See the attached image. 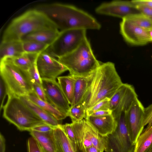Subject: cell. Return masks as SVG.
<instances>
[{"mask_svg":"<svg viewBox=\"0 0 152 152\" xmlns=\"http://www.w3.org/2000/svg\"><path fill=\"white\" fill-rule=\"evenodd\" d=\"M81 134L85 148L93 145L104 152L105 147L104 137L100 135L96 130L86 119L81 121Z\"/></svg>","mask_w":152,"mask_h":152,"instance_id":"14","label":"cell"},{"mask_svg":"<svg viewBox=\"0 0 152 152\" xmlns=\"http://www.w3.org/2000/svg\"><path fill=\"white\" fill-rule=\"evenodd\" d=\"M130 85L123 83L110 98L109 109L113 111L117 107L125 95Z\"/></svg>","mask_w":152,"mask_h":152,"instance_id":"26","label":"cell"},{"mask_svg":"<svg viewBox=\"0 0 152 152\" xmlns=\"http://www.w3.org/2000/svg\"><path fill=\"white\" fill-rule=\"evenodd\" d=\"M61 126L69 139L75 152L76 149V141L71 123H66L64 125H61Z\"/></svg>","mask_w":152,"mask_h":152,"instance_id":"31","label":"cell"},{"mask_svg":"<svg viewBox=\"0 0 152 152\" xmlns=\"http://www.w3.org/2000/svg\"><path fill=\"white\" fill-rule=\"evenodd\" d=\"M135 5H140L152 9V0H133L131 1Z\"/></svg>","mask_w":152,"mask_h":152,"instance_id":"39","label":"cell"},{"mask_svg":"<svg viewBox=\"0 0 152 152\" xmlns=\"http://www.w3.org/2000/svg\"><path fill=\"white\" fill-rule=\"evenodd\" d=\"M25 52L23 42L21 40L1 41L0 46V59L14 58L21 55Z\"/></svg>","mask_w":152,"mask_h":152,"instance_id":"18","label":"cell"},{"mask_svg":"<svg viewBox=\"0 0 152 152\" xmlns=\"http://www.w3.org/2000/svg\"><path fill=\"white\" fill-rule=\"evenodd\" d=\"M60 31L57 29L39 30L25 36L21 40L37 41L50 46L55 41Z\"/></svg>","mask_w":152,"mask_h":152,"instance_id":"16","label":"cell"},{"mask_svg":"<svg viewBox=\"0 0 152 152\" xmlns=\"http://www.w3.org/2000/svg\"><path fill=\"white\" fill-rule=\"evenodd\" d=\"M152 144V125L147 126L138 137L134 152H146Z\"/></svg>","mask_w":152,"mask_h":152,"instance_id":"23","label":"cell"},{"mask_svg":"<svg viewBox=\"0 0 152 152\" xmlns=\"http://www.w3.org/2000/svg\"><path fill=\"white\" fill-rule=\"evenodd\" d=\"M27 147L28 152H43L37 141L32 136L27 140Z\"/></svg>","mask_w":152,"mask_h":152,"instance_id":"33","label":"cell"},{"mask_svg":"<svg viewBox=\"0 0 152 152\" xmlns=\"http://www.w3.org/2000/svg\"><path fill=\"white\" fill-rule=\"evenodd\" d=\"M28 72L31 77L32 83H36L42 85V79L38 71L36 63L30 68Z\"/></svg>","mask_w":152,"mask_h":152,"instance_id":"32","label":"cell"},{"mask_svg":"<svg viewBox=\"0 0 152 152\" xmlns=\"http://www.w3.org/2000/svg\"><path fill=\"white\" fill-rule=\"evenodd\" d=\"M112 113V111L110 109L100 110L95 112L90 115L94 116H102L111 115Z\"/></svg>","mask_w":152,"mask_h":152,"instance_id":"40","label":"cell"},{"mask_svg":"<svg viewBox=\"0 0 152 152\" xmlns=\"http://www.w3.org/2000/svg\"><path fill=\"white\" fill-rule=\"evenodd\" d=\"M98 14L122 18L141 13L131 1H114L102 4L95 9Z\"/></svg>","mask_w":152,"mask_h":152,"instance_id":"11","label":"cell"},{"mask_svg":"<svg viewBox=\"0 0 152 152\" xmlns=\"http://www.w3.org/2000/svg\"><path fill=\"white\" fill-rule=\"evenodd\" d=\"M126 18L147 31L152 29V22L147 16L142 13L135 14Z\"/></svg>","mask_w":152,"mask_h":152,"instance_id":"29","label":"cell"},{"mask_svg":"<svg viewBox=\"0 0 152 152\" xmlns=\"http://www.w3.org/2000/svg\"><path fill=\"white\" fill-rule=\"evenodd\" d=\"M39 54L24 52L20 56L10 58L15 65L24 70L28 71L36 63Z\"/></svg>","mask_w":152,"mask_h":152,"instance_id":"25","label":"cell"},{"mask_svg":"<svg viewBox=\"0 0 152 152\" xmlns=\"http://www.w3.org/2000/svg\"><path fill=\"white\" fill-rule=\"evenodd\" d=\"M25 52L39 54L46 50L49 45L37 41H22Z\"/></svg>","mask_w":152,"mask_h":152,"instance_id":"27","label":"cell"},{"mask_svg":"<svg viewBox=\"0 0 152 152\" xmlns=\"http://www.w3.org/2000/svg\"><path fill=\"white\" fill-rule=\"evenodd\" d=\"M86 38L85 29L60 31L56 39L46 50L54 57L58 58L75 50Z\"/></svg>","mask_w":152,"mask_h":152,"instance_id":"7","label":"cell"},{"mask_svg":"<svg viewBox=\"0 0 152 152\" xmlns=\"http://www.w3.org/2000/svg\"><path fill=\"white\" fill-rule=\"evenodd\" d=\"M61 125L55 128L53 131L56 152H75Z\"/></svg>","mask_w":152,"mask_h":152,"instance_id":"19","label":"cell"},{"mask_svg":"<svg viewBox=\"0 0 152 152\" xmlns=\"http://www.w3.org/2000/svg\"><path fill=\"white\" fill-rule=\"evenodd\" d=\"M21 100L45 123L54 127L61 124L53 115L31 101L26 96L19 97Z\"/></svg>","mask_w":152,"mask_h":152,"instance_id":"17","label":"cell"},{"mask_svg":"<svg viewBox=\"0 0 152 152\" xmlns=\"http://www.w3.org/2000/svg\"><path fill=\"white\" fill-rule=\"evenodd\" d=\"M75 152H86L85 149H81L76 147Z\"/></svg>","mask_w":152,"mask_h":152,"instance_id":"43","label":"cell"},{"mask_svg":"<svg viewBox=\"0 0 152 152\" xmlns=\"http://www.w3.org/2000/svg\"><path fill=\"white\" fill-rule=\"evenodd\" d=\"M42 86L48 102L67 116L70 105L58 82L56 80L45 79H42Z\"/></svg>","mask_w":152,"mask_h":152,"instance_id":"12","label":"cell"},{"mask_svg":"<svg viewBox=\"0 0 152 152\" xmlns=\"http://www.w3.org/2000/svg\"><path fill=\"white\" fill-rule=\"evenodd\" d=\"M152 125V104L144 109L143 126Z\"/></svg>","mask_w":152,"mask_h":152,"instance_id":"35","label":"cell"},{"mask_svg":"<svg viewBox=\"0 0 152 152\" xmlns=\"http://www.w3.org/2000/svg\"><path fill=\"white\" fill-rule=\"evenodd\" d=\"M125 113L122 112L115 118L117 125L111 134L104 137L105 152H134L135 145L131 140L126 126Z\"/></svg>","mask_w":152,"mask_h":152,"instance_id":"8","label":"cell"},{"mask_svg":"<svg viewBox=\"0 0 152 152\" xmlns=\"http://www.w3.org/2000/svg\"><path fill=\"white\" fill-rule=\"evenodd\" d=\"M26 96L32 102L51 115L58 120L61 121L67 117L66 115L59 111L50 103L40 99L34 91Z\"/></svg>","mask_w":152,"mask_h":152,"instance_id":"22","label":"cell"},{"mask_svg":"<svg viewBox=\"0 0 152 152\" xmlns=\"http://www.w3.org/2000/svg\"><path fill=\"white\" fill-rule=\"evenodd\" d=\"M5 141L3 136L0 133V152H5Z\"/></svg>","mask_w":152,"mask_h":152,"instance_id":"41","label":"cell"},{"mask_svg":"<svg viewBox=\"0 0 152 152\" xmlns=\"http://www.w3.org/2000/svg\"><path fill=\"white\" fill-rule=\"evenodd\" d=\"M93 73L87 77L72 75L74 79V100L72 105L81 103Z\"/></svg>","mask_w":152,"mask_h":152,"instance_id":"21","label":"cell"},{"mask_svg":"<svg viewBox=\"0 0 152 152\" xmlns=\"http://www.w3.org/2000/svg\"><path fill=\"white\" fill-rule=\"evenodd\" d=\"M120 31L125 41L137 46L143 45L151 42L148 31L136 25L127 18L120 23Z\"/></svg>","mask_w":152,"mask_h":152,"instance_id":"13","label":"cell"},{"mask_svg":"<svg viewBox=\"0 0 152 152\" xmlns=\"http://www.w3.org/2000/svg\"><path fill=\"white\" fill-rule=\"evenodd\" d=\"M57 29L43 12L38 9L29 10L14 19L5 30L1 41L20 40L32 32L45 29Z\"/></svg>","mask_w":152,"mask_h":152,"instance_id":"3","label":"cell"},{"mask_svg":"<svg viewBox=\"0 0 152 152\" xmlns=\"http://www.w3.org/2000/svg\"><path fill=\"white\" fill-rule=\"evenodd\" d=\"M86 110L81 103L70 105L67 116L71 118L72 122L81 121L86 117Z\"/></svg>","mask_w":152,"mask_h":152,"instance_id":"28","label":"cell"},{"mask_svg":"<svg viewBox=\"0 0 152 152\" xmlns=\"http://www.w3.org/2000/svg\"><path fill=\"white\" fill-rule=\"evenodd\" d=\"M8 90L7 86L3 79L0 77V110L3 108L4 102L7 95H8Z\"/></svg>","mask_w":152,"mask_h":152,"instance_id":"34","label":"cell"},{"mask_svg":"<svg viewBox=\"0 0 152 152\" xmlns=\"http://www.w3.org/2000/svg\"><path fill=\"white\" fill-rule=\"evenodd\" d=\"M86 152H102L100 150L92 145L85 148Z\"/></svg>","mask_w":152,"mask_h":152,"instance_id":"42","label":"cell"},{"mask_svg":"<svg viewBox=\"0 0 152 152\" xmlns=\"http://www.w3.org/2000/svg\"><path fill=\"white\" fill-rule=\"evenodd\" d=\"M144 109L138 99L125 113L126 126L131 140L134 145L144 129Z\"/></svg>","mask_w":152,"mask_h":152,"instance_id":"9","label":"cell"},{"mask_svg":"<svg viewBox=\"0 0 152 152\" xmlns=\"http://www.w3.org/2000/svg\"><path fill=\"white\" fill-rule=\"evenodd\" d=\"M141 12L147 16L152 22V9L136 5Z\"/></svg>","mask_w":152,"mask_h":152,"instance_id":"38","label":"cell"},{"mask_svg":"<svg viewBox=\"0 0 152 152\" xmlns=\"http://www.w3.org/2000/svg\"><path fill=\"white\" fill-rule=\"evenodd\" d=\"M58 83L70 105L73 103L74 79L71 75L59 76L57 78Z\"/></svg>","mask_w":152,"mask_h":152,"instance_id":"24","label":"cell"},{"mask_svg":"<svg viewBox=\"0 0 152 152\" xmlns=\"http://www.w3.org/2000/svg\"><path fill=\"white\" fill-rule=\"evenodd\" d=\"M110 100V98H106L97 103L90 108L87 110H86L85 118L96 111L109 109V103Z\"/></svg>","mask_w":152,"mask_h":152,"instance_id":"30","label":"cell"},{"mask_svg":"<svg viewBox=\"0 0 152 152\" xmlns=\"http://www.w3.org/2000/svg\"><path fill=\"white\" fill-rule=\"evenodd\" d=\"M53 131L41 132L31 130L29 132L31 136L37 141L43 152H56Z\"/></svg>","mask_w":152,"mask_h":152,"instance_id":"20","label":"cell"},{"mask_svg":"<svg viewBox=\"0 0 152 152\" xmlns=\"http://www.w3.org/2000/svg\"><path fill=\"white\" fill-rule=\"evenodd\" d=\"M149 35L152 42V29L148 31Z\"/></svg>","mask_w":152,"mask_h":152,"instance_id":"44","label":"cell"},{"mask_svg":"<svg viewBox=\"0 0 152 152\" xmlns=\"http://www.w3.org/2000/svg\"><path fill=\"white\" fill-rule=\"evenodd\" d=\"M38 9L47 15L60 31L75 29L99 30L101 27L93 16L72 5L54 3L43 5Z\"/></svg>","mask_w":152,"mask_h":152,"instance_id":"2","label":"cell"},{"mask_svg":"<svg viewBox=\"0 0 152 152\" xmlns=\"http://www.w3.org/2000/svg\"><path fill=\"white\" fill-rule=\"evenodd\" d=\"M146 152H152V144Z\"/></svg>","mask_w":152,"mask_h":152,"instance_id":"45","label":"cell"},{"mask_svg":"<svg viewBox=\"0 0 152 152\" xmlns=\"http://www.w3.org/2000/svg\"><path fill=\"white\" fill-rule=\"evenodd\" d=\"M58 60L66 68L69 75L77 76L90 75L101 64L94 54L87 37L75 50Z\"/></svg>","mask_w":152,"mask_h":152,"instance_id":"4","label":"cell"},{"mask_svg":"<svg viewBox=\"0 0 152 152\" xmlns=\"http://www.w3.org/2000/svg\"><path fill=\"white\" fill-rule=\"evenodd\" d=\"M32 84L33 91L37 96L42 100L48 102L43 89L42 85L36 83H32Z\"/></svg>","mask_w":152,"mask_h":152,"instance_id":"36","label":"cell"},{"mask_svg":"<svg viewBox=\"0 0 152 152\" xmlns=\"http://www.w3.org/2000/svg\"><path fill=\"white\" fill-rule=\"evenodd\" d=\"M54 128L48 124L44 123L35 126L31 130L41 132H47L53 131Z\"/></svg>","mask_w":152,"mask_h":152,"instance_id":"37","label":"cell"},{"mask_svg":"<svg viewBox=\"0 0 152 152\" xmlns=\"http://www.w3.org/2000/svg\"><path fill=\"white\" fill-rule=\"evenodd\" d=\"M36 64L41 79L56 80L60 75L68 70L46 50L39 54Z\"/></svg>","mask_w":152,"mask_h":152,"instance_id":"10","label":"cell"},{"mask_svg":"<svg viewBox=\"0 0 152 152\" xmlns=\"http://www.w3.org/2000/svg\"><path fill=\"white\" fill-rule=\"evenodd\" d=\"M0 77L8 90V94L18 96H27L33 91L30 75L15 65L10 58L0 59Z\"/></svg>","mask_w":152,"mask_h":152,"instance_id":"6","label":"cell"},{"mask_svg":"<svg viewBox=\"0 0 152 152\" xmlns=\"http://www.w3.org/2000/svg\"><path fill=\"white\" fill-rule=\"evenodd\" d=\"M3 107V117L20 131L29 132L33 128L45 123L26 106L19 96L8 94Z\"/></svg>","mask_w":152,"mask_h":152,"instance_id":"5","label":"cell"},{"mask_svg":"<svg viewBox=\"0 0 152 152\" xmlns=\"http://www.w3.org/2000/svg\"><path fill=\"white\" fill-rule=\"evenodd\" d=\"M85 119L102 137L106 136L112 133L115 130L117 125V122L112 114L99 116L90 115Z\"/></svg>","mask_w":152,"mask_h":152,"instance_id":"15","label":"cell"},{"mask_svg":"<svg viewBox=\"0 0 152 152\" xmlns=\"http://www.w3.org/2000/svg\"><path fill=\"white\" fill-rule=\"evenodd\" d=\"M123 83L113 63H101L94 73L81 103L86 110L104 99H110Z\"/></svg>","mask_w":152,"mask_h":152,"instance_id":"1","label":"cell"}]
</instances>
